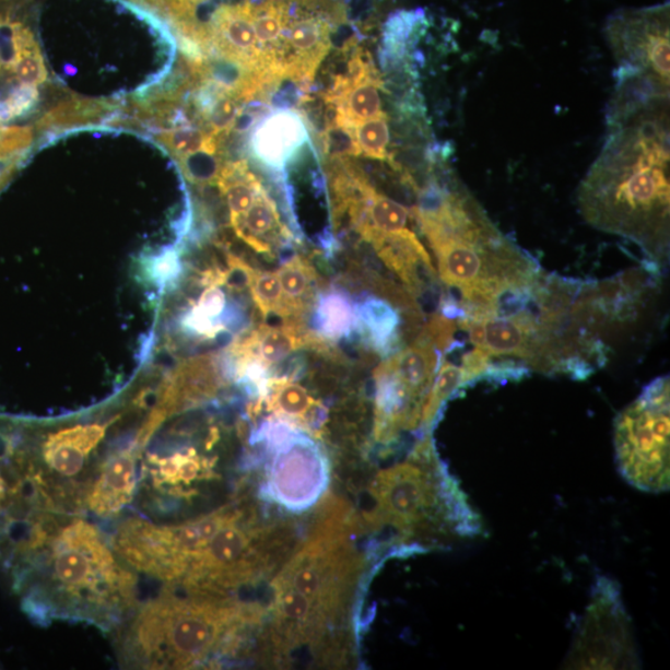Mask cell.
<instances>
[{
    "mask_svg": "<svg viewBox=\"0 0 670 670\" xmlns=\"http://www.w3.org/2000/svg\"><path fill=\"white\" fill-rule=\"evenodd\" d=\"M669 98L610 126L599 157L577 190L595 228L636 244L646 265L669 262Z\"/></svg>",
    "mask_w": 670,
    "mask_h": 670,
    "instance_id": "obj_2",
    "label": "cell"
},
{
    "mask_svg": "<svg viewBox=\"0 0 670 670\" xmlns=\"http://www.w3.org/2000/svg\"><path fill=\"white\" fill-rule=\"evenodd\" d=\"M155 141L161 143L177 160L203 151L218 154L224 139L204 131L203 128L186 125L164 131L155 137Z\"/></svg>",
    "mask_w": 670,
    "mask_h": 670,
    "instance_id": "obj_21",
    "label": "cell"
},
{
    "mask_svg": "<svg viewBox=\"0 0 670 670\" xmlns=\"http://www.w3.org/2000/svg\"><path fill=\"white\" fill-rule=\"evenodd\" d=\"M322 144L328 160L345 158L348 155L357 157L362 154L361 146L355 139L354 128L334 121L326 125Z\"/></svg>",
    "mask_w": 670,
    "mask_h": 670,
    "instance_id": "obj_25",
    "label": "cell"
},
{
    "mask_svg": "<svg viewBox=\"0 0 670 670\" xmlns=\"http://www.w3.org/2000/svg\"><path fill=\"white\" fill-rule=\"evenodd\" d=\"M456 341L444 329L426 324L415 341L387 356L374 372V438L397 443L402 433L422 431V414L440 363Z\"/></svg>",
    "mask_w": 670,
    "mask_h": 670,
    "instance_id": "obj_7",
    "label": "cell"
},
{
    "mask_svg": "<svg viewBox=\"0 0 670 670\" xmlns=\"http://www.w3.org/2000/svg\"><path fill=\"white\" fill-rule=\"evenodd\" d=\"M418 192L416 222L435 254L440 282L460 296V317L493 314L531 295L545 272L499 232L465 187L433 178Z\"/></svg>",
    "mask_w": 670,
    "mask_h": 670,
    "instance_id": "obj_3",
    "label": "cell"
},
{
    "mask_svg": "<svg viewBox=\"0 0 670 670\" xmlns=\"http://www.w3.org/2000/svg\"><path fill=\"white\" fill-rule=\"evenodd\" d=\"M380 91H385L381 78L369 79L348 90L333 105L336 116L333 121L355 128L371 119L388 117L383 108Z\"/></svg>",
    "mask_w": 670,
    "mask_h": 670,
    "instance_id": "obj_19",
    "label": "cell"
},
{
    "mask_svg": "<svg viewBox=\"0 0 670 670\" xmlns=\"http://www.w3.org/2000/svg\"><path fill=\"white\" fill-rule=\"evenodd\" d=\"M669 430V376H659L621 412L614 425L619 471L637 490L649 493L668 491Z\"/></svg>",
    "mask_w": 670,
    "mask_h": 670,
    "instance_id": "obj_8",
    "label": "cell"
},
{
    "mask_svg": "<svg viewBox=\"0 0 670 670\" xmlns=\"http://www.w3.org/2000/svg\"><path fill=\"white\" fill-rule=\"evenodd\" d=\"M115 103L107 99H86L72 97L66 103L50 109L36 125V130L44 132L55 127L67 128L94 125L106 114L115 111Z\"/></svg>",
    "mask_w": 670,
    "mask_h": 670,
    "instance_id": "obj_20",
    "label": "cell"
},
{
    "mask_svg": "<svg viewBox=\"0 0 670 670\" xmlns=\"http://www.w3.org/2000/svg\"><path fill=\"white\" fill-rule=\"evenodd\" d=\"M269 410L279 418L297 421L298 424L317 428L326 419V409L305 387L291 376L271 378L262 397Z\"/></svg>",
    "mask_w": 670,
    "mask_h": 670,
    "instance_id": "obj_16",
    "label": "cell"
},
{
    "mask_svg": "<svg viewBox=\"0 0 670 670\" xmlns=\"http://www.w3.org/2000/svg\"><path fill=\"white\" fill-rule=\"evenodd\" d=\"M373 517L397 531L409 552H426L439 540L473 538L482 525L440 460L433 437L420 440L407 461L387 468L372 485Z\"/></svg>",
    "mask_w": 670,
    "mask_h": 670,
    "instance_id": "obj_6",
    "label": "cell"
},
{
    "mask_svg": "<svg viewBox=\"0 0 670 670\" xmlns=\"http://www.w3.org/2000/svg\"><path fill=\"white\" fill-rule=\"evenodd\" d=\"M309 140L305 119L289 108H279L255 126L251 152L257 162L282 173Z\"/></svg>",
    "mask_w": 670,
    "mask_h": 670,
    "instance_id": "obj_13",
    "label": "cell"
},
{
    "mask_svg": "<svg viewBox=\"0 0 670 670\" xmlns=\"http://www.w3.org/2000/svg\"><path fill=\"white\" fill-rule=\"evenodd\" d=\"M578 628L568 666L578 669L635 668L636 647L616 585L600 578Z\"/></svg>",
    "mask_w": 670,
    "mask_h": 670,
    "instance_id": "obj_9",
    "label": "cell"
},
{
    "mask_svg": "<svg viewBox=\"0 0 670 670\" xmlns=\"http://www.w3.org/2000/svg\"><path fill=\"white\" fill-rule=\"evenodd\" d=\"M351 527L345 509L333 506L274 577L268 631L274 656L317 651L346 618L363 568Z\"/></svg>",
    "mask_w": 670,
    "mask_h": 670,
    "instance_id": "obj_4",
    "label": "cell"
},
{
    "mask_svg": "<svg viewBox=\"0 0 670 670\" xmlns=\"http://www.w3.org/2000/svg\"><path fill=\"white\" fill-rule=\"evenodd\" d=\"M355 139L365 157L388 161L398 171L393 155L389 151L391 134L389 117L371 119L354 128Z\"/></svg>",
    "mask_w": 670,
    "mask_h": 670,
    "instance_id": "obj_23",
    "label": "cell"
},
{
    "mask_svg": "<svg viewBox=\"0 0 670 670\" xmlns=\"http://www.w3.org/2000/svg\"><path fill=\"white\" fill-rule=\"evenodd\" d=\"M326 345L322 339L307 332L303 324L263 325L233 346L237 362H256L271 371L290 355L306 346Z\"/></svg>",
    "mask_w": 670,
    "mask_h": 670,
    "instance_id": "obj_14",
    "label": "cell"
},
{
    "mask_svg": "<svg viewBox=\"0 0 670 670\" xmlns=\"http://www.w3.org/2000/svg\"><path fill=\"white\" fill-rule=\"evenodd\" d=\"M270 445L274 454L266 479L269 497L291 512L314 507L329 480L322 449L295 430Z\"/></svg>",
    "mask_w": 670,
    "mask_h": 670,
    "instance_id": "obj_10",
    "label": "cell"
},
{
    "mask_svg": "<svg viewBox=\"0 0 670 670\" xmlns=\"http://www.w3.org/2000/svg\"><path fill=\"white\" fill-rule=\"evenodd\" d=\"M669 3L623 9L606 23L608 40L619 68L654 73L670 84Z\"/></svg>",
    "mask_w": 670,
    "mask_h": 670,
    "instance_id": "obj_11",
    "label": "cell"
},
{
    "mask_svg": "<svg viewBox=\"0 0 670 670\" xmlns=\"http://www.w3.org/2000/svg\"><path fill=\"white\" fill-rule=\"evenodd\" d=\"M256 270L247 265L240 257L228 254L225 271H220V286H226L235 292L250 290Z\"/></svg>",
    "mask_w": 670,
    "mask_h": 670,
    "instance_id": "obj_26",
    "label": "cell"
},
{
    "mask_svg": "<svg viewBox=\"0 0 670 670\" xmlns=\"http://www.w3.org/2000/svg\"><path fill=\"white\" fill-rule=\"evenodd\" d=\"M180 272V263L176 251H169L165 254L157 261V277L167 282L176 279Z\"/></svg>",
    "mask_w": 670,
    "mask_h": 670,
    "instance_id": "obj_27",
    "label": "cell"
},
{
    "mask_svg": "<svg viewBox=\"0 0 670 670\" xmlns=\"http://www.w3.org/2000/svg\"><path fill=\"white\" fill-rule=\"evenodd\" d=\"M21 554L26 611L115 631L139 604V574L111 538L79 514L36 512L11 536Z\"/></svg>",
    "mask_w": 670,
    "mask_h": 670,
    "instance_id": "obj_1",
    "label": "cell"
},
{
    "mask_svg": "<svg viewBox=\"0 0 670 670\" xmlns=\"http://www.w3.org/2000/svg\"><path fill=\"white\" fill-rule=\"evenodd\" d=\"M316 336L336 342L361 333L355 303L341 290H329L316 297L314 305Z\"/></svg>",
    "mask_w": 670,
    "mask_h": 670,
    "instance_id": "obj_17",
    "label": "cell"
},
{
    "mask_svg": "<svg viewBox=\"0 0 670 670\" xmlns=\"http://www.w3.org/2000/svg\"><path fill=\"white\" fill-rule=\"evenodd\" d=\"M263 611L225 596L165 587L115 630L119 663L136 669H195L234 657Z\"/></svg>",
    "mask_w": 670,
    "mask_h": 670,
    "instance_id": "obj_5",
    "label": "cell"
},
{
    "mask_svg": "<svg viewBox=\"0 0 670 670\" xmlns=\"http://www.w3.org/2000/svg\"><path fill=\"white\" fill-rule=\"evenodd\" d=\"M250 292L255 306L263 318L273 315L293 322L277 272L256 271Z\"/></svg>",
    "mask_w": 670,
    "mask_h": 670,
    "instance_id": "obj_22",
    "label": "cell"
},
{
    "mask_svg": "<svg viewBox=\"0 0 670 670\" xmlns=\"http://www.w3.org/2000/svg\"><path fill=\"white\" fill-rule=\"evenodd\" d=\"M141 451L136 443L115 449L99 466L82 504V516L93 514L103 520L121 518L136 501L139 489Z\"/></svg>",
    "mask_w": 670,
    "mask_h": 670,
    "instance_id": "obj_12",
    "label": "cell"
},
{
    "mask_svg": "<svg viewBox=\"0 0 670 670\" xmlns=\"http://www.w3.org/2000/svg\"><path fill=\"white\" fill-rule=\"evenodd\" d=\"M177 162L188 181L198 187L216 185L224 167L218 154L205 151L177 158Z\"/></svg>",
    "mask_w": 670,
    "mask_h": 670,
    "instance_id": "obj_24",
    "label": "cell"
},
{
    "mask_svg": "<svg viewBox=\"0 0 670 670\" xmlns=\"http://www.w3.org/2000/svg\"><path fill=\"white\" fill-rule=\"evenodd\" d=\"M293 322L303 324L316 301L317 273L302 256H293L277 271Z\"/></svg>",
    "mask_w": 670,
    "mask_h": 670,
    "instance_id": "obj_18",
    "label": "cell"
},
{
    "mask_svg": "<svg viewBox=\"0 0 670 670\" xmlns=\"http://www.w3.org/2000/svg\"><path fill=\"white\" fill-rule=\"evenodd\" d=\"M231 223L238 238L266 256L277 255L293 238L290 228L282 223L277 201L265 187L249 210Z\"/></svg>",
    "mask_w": 670,
    "mask_h": 670,
    "instance_id": "obj_15",
    "label": "cell"
}]
</instances>
